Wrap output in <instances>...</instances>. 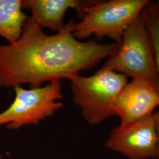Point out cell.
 I'll use <instances>...</instances> for the list:
<instances>
[{"label":"cell","mask_w":159,"mask_h":159,"mask_svg":"<svg viewBox=\"0 0 159 159\" xmlns=\"http://www.w3.org/2000/svg\"><path fill=\"white\" fill-rule=\"evenodd\" d=\"M75 23L71 20L56 34L48 35L30 16L16 41L0 45V88L38 87L44 83L70 80L119 51L120 42L102 44L77 39Z\"/></svg>","instance_id":"1"},{"label":"cell","mask_w":159,"mask_h":159,"mask_svg":"<svg viewBox=\"0 0 159 159\" xmlns=\"http://www.w3.org/2000/svg\"><path fill=\"white\" fill-rule=\"evenodd\" d=\"M69 80L73 102L85 121L94 125L116 116L114 102L128 83L125 75L102 67L91 76L77 74Z\"/></svg>","instance_id":"2"},{"label":"cell","mask_w":159,"mask_h":159,"mask_svg":"<svg viewBox=\"0 0 159 159\" xmlns=\"http://www.w3.org/2000/svg\"><path fill=\"white\" fill-rule=\"evenodd\" d=\"M149 0L94 1L81 21L75 23L74 37L81 41L94 35L120 42L125 30L138 17Z\"/></svg>","instance_id":"3"},{"label":"cell","mask_w":159,"mask_h":159,"mask_svg":"<svg viewBox=\"0 0 159 159\" xmlns=\"http://www.w3.org/2000/svg\"><path fill=\"white\" fill-rule=\"evenodd\" d=\"M14 100L0 113V126L18 130L27 125H38L63 108L64 104L61 81L48 83L44 86L25 89L20 85L14 88Z\"/></svg>","instance_id":"4"},{"label":"cell","mask_w":159,"mask_h":159,"mask_svg":"<svg viewBox=\"0 0 159 159\" xmlns=\"http://www.w3.org/2000/svg\"><path fill=\"white\" fill-rule=\"evenodd\" d=\"M102 67L127 78L144 79L157 83L153 47L142 13L125 30L119 51L108 57Z\"/></svg>","instance_id":"5"},{"label":"cell","mask_w":159,"mask_h":159,"mask_svg":"<svg viewBox=\"0 0 159 159\" xmlns=\"http://www.w3.org/2000/svg\"><path fill=\"white\" fill-rule=\"evenodd\" d=\"M129 159H156L157 138L152 115L113 129L105 144Z\"/></svg>","instance_id":"6"},{"label":"cell","mask_w":159,"mask_h":159,"mask_svg":"<svg viewBox=\"0 0 159 159\" xmlns=\"http://www.w3.org/2000/svg\"><path fill=\"white\" fill-rule=\"evenodd\" d=\"M159 106V88L156 82L133 79L120 91L113 102L114 111L121 125L130 124L153 114Z\"/></svg>","instance_id":"7"},{"label":"cell","mask_w":159,"mask_h":159,"mask_svg":"<svg viewBox=\"0 0 159 159\" xmlns=\"http://www.w3.org/2000/svg\"><path fill=\"white\" fill-rule=\"evenodd\" d=\"M93 0H22L23 8L31 10L32 20L41 28L58 32L64 27V18L68 9H74L81 20Z\"/></svg>","instance_id":"8"},{"label":"cell","mask_w":159,"mask_h":159,"mask_svg":"<svg viewBox=\"0 0 159 159\" xmlns=\"http://www.w3.org/2000/svg\"><path fill=\"white\" fill-rule=\"evenodd\" d=\"M23 9L22 0H0V37L8 44L21 37L29 19Z\"/></svg>","instance_id":"9"},{"label":"cell","mask_w":159,"mask_h":159,"mask_svg":"<svg viewBox=\"0 0 159 159\" xmlns=\"http://www.w3.org/2000/svg\"><path fill=\"white\" fill-rule=\"evenodd\" d=\"M141 13L153 47L159 88V8L154 1H149Z\"/></svg>","instance_id":"10"},{"label":"cell","mask_w":159,"mask_h":159,"mask_svg":"<svg viewBox=\"0 0 159 159\" xmlns=\"http://www.w3.org/2000/svg\"><path fill=\"white\" fill-rule=\"evenodd\" d=\"M152 117L153 120L155 130L157 138V154L156 159H159V110L154 112L152 114Z\"/></svg>","instance_id":"11"},{"label":"cell","mask_w":159,"mask_h":159,"mask_svg":"<svg viewBox=\"0 0 159 159\" xmlns=\"http://www.w3.org/2000/svg\"><path fill=\"white\" fill-rule=\"evenodd\" d=\"M155 3H156V6H157V7L159 8V0H157V1H155Z\"/></svg>","instance_id":"12"},{"label":"cell","mask_w":159,"mask_h":159,"mask_svg":"<svg viewBox=\"0 0 159 159\" xmlns=\"http://www.w3.org/2000/svg\"><path fill=\"white\" fill-rule=\"evenodd\" d=\"M0 159H4V155L0 154Z\"/></svg>","instance_id":"13"}]
</instances>
